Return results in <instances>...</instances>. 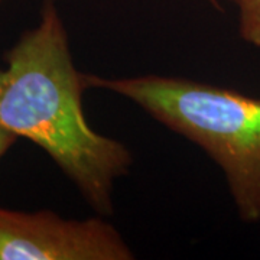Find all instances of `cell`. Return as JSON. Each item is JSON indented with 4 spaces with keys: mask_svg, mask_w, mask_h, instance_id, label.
I'll list each match as a JSON object with an SVG mask.
<instances>
[{
    "mask_svg": "<svg viewBox=\"0 0 260 260\" xmlns=\"http://www.w3.org/2000/svg\"><path fill=\"white\" fill-rule=\"evenodd\" d=\"M5 62L0 129L38 145L97 213L112 214L116 181L129 174L133 156L85 119L84 73L74 64L55 0H44L38 25L19 38Z\"/></svg>",
    "mask_w": 260,
    "mask_h": 260,
    "instance_id": "obj_1",
    "label": "cell"
},
{
    "mask_svg": "<svg viewBox=\"0 0 260 260\" xmlns=\"http://www.w3.org/2000/svg\"><path fill=\"white\" fill-rule=\"evenodd\" d=\"M87 88L127 99L191 140L223 171L237 213L260 223V99L191 78L84 74Z\"/></svg>",
    "mask_w": 260,
    "mask_h": 260,
    "instance_id": "obj_2",
    "label": "cell"
},
{
    "mask_svg": "<svg viewBox=\"0 0 260 260\" xmlns=\"http://www.w3.org/2000/svg\"><path fill=\"white\" fill-rule=\"evenodd\" d=\"M117 229L93 217L64 218L52 211L22 213L0 207V260H132Z\"/></svg>",
    "mask_w": 260,
    "mask_h": 260,
    "instance_id": "obj_3",
    "label": "cell"
},
{
    "mask_svg": "<svg viewBox=\"0 0 260 260\" xmlns=\"http://www.w3.org/2000/svg\"><path fill=\"white\" fill-rule=\"evenodd\" d=\"M239 8V34L244 42L260 48V0H233Z\"/></svg>",
    "mask_w": 260,
    "mask_h": 260,
    "instance_id": "obj_4",
    "label": "cell"
},
{
    "mask_svg": "<svg viewBox=\"0 0 260 260\" xmlns=\"http://www.w3.org/2000/svg\"><path fill=\"white\" fill-rule=\"evenodd\" d=\"M16 139L18 138L15 135H12L6 130L0 129V159L3 158V155L9 150L10 146L16 142Z\"/></svg>",
    "mask_w": 260,
    "mask_h": 260,
    "instance_id": "obj_5",
    "label": "cell"
},
{
    "mask_svg": "<svg viewBox=\"0 0 260 260\" xmlns=\"http://www.w3.org/2000/svg\"><path fill=\"white\" fill-rule=\"evenodd\" d=\"M207 2H210V5L214 6L215 9H221V5H220V0H207Z\"/></svg>",
    "mask_w": 260,
    "mask_h": 260,
    "instance_id": "obj_6",
    "label": "cell"
},
{
    "mask_svg": "<svg viewBox=\"0 0 260 260\" xmlns=\"http://www.w3.org/2000/svg\"><path fill=\"white\" fill-rule=\"evenodd\" d=\"M2 2H5V0H0V3H2Z\"/></svg>",
    "mask_w": 260,
    "mask_h": 260,
    "instance_id": "obj_7",
    "label": "cell"
},
{
    "mask_svg": "<svg viewBox=\"0 0 260 260\" xmlns=\"http://www.w3.org/2000/svg\"><path fill=\"white\" fill-rule=\"evenodd\" d=\"M227 2H233V0H227Z\"/></svg>",
    "mask_w": 260,
    "mask_h": 260,
    "instance_id": "obj_8",
    "label": "cell"
}]
</instances>
